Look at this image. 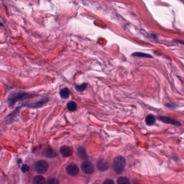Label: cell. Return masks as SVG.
I'll return each instance as SVG.
<instances>
[{"label": "cell", "mask_w": 184, "mask_h": 184, "mask_svg": "<svg viewBox=\"0 0 184 184\" xmlns=\"http://www.w3.org/2000/svg\"><path fill=\"white\" fill-rule=\"evenodd\" d=\"M21 170H22V171L23 172H28V171L29 170V166L28 165H23V166H22Z\"/></svg>", "instance_id": "ffe728a7"}, {"label": "cell", "mask_w": 184, "mask_h": 184, "mask_svg": "<svg viewBox=\"0 0 184 184\" xmlns=\"http://www.w3.org/2000/svg\"><path fill=\"white\" fill-rule=\"evenodd\" d=\"M45 178L41 176H36L33 178V184H45Z\"/></svg>", "instance_id": "8fae6325"}, {"label": "cell", "mask_w": 184, "mask_h": 184, "mask_svg": "<svg viewBox=\"0 0 184 184\" xmlns=\"http://www.w3.org/2000/svg\"><path fill=\"white\" fill-rule=\"evenodd\" d=\"M35 169L38 173H44L48 169V164L45 161H39L36 162L35 165Z\"/></svg>", "instance_id": "3957f363"}, {"label": "cell", "mask_w": 184, "mask_h": 184, "mask_svg": "<svg viewBox=\"0 0 184 184\" xmlns=\"http://www.w3.org/2000/svg\"><path fill=\"white\" fill-rule=\"evenodd\" d=\"M76 108H77V105H76V102L72 101H69L67 104V108L71 112L75 111L76 109Z\"/></svg>", "instance_id": "9a60e30c"}, {"label": "cell", "mask_w": 184, "mask_h": 184, "mask_svg": "<svg viewBox=\"0 0 184 184\" xmlns=\"http://www.w3.org/2000/svg\"><path fill=\"white\" fill-rule=\"evenodd\" d=\"M87 86V84L86 83H84L80 85L75 86V89L78 92H82L85 90Z\"/></svg>", "instance_id": "ac0fdd59"}, {"label": "cell", "mask_w": 184, "mask_h": 184, "mask_svg": "<svg viewBox=\"0 0 184 184\" xmlns=\"http://www.w3.org/2000/svg\"><path fill=\"white\" fill-rule=\"evenodd\" d=\"M132 56H136V57H143V58H152V56L149 54L147 53H145L143 52H135L132 54Z\"/></svg>", "instance_id": "2e32d148"}, {"label": "cell", "mask_w": 184, "mask_h": 184, "mask_svg": "<svg viewBox=\"0 0 184 184\" xmlns=\"http://www.w3.org/2000/svg\"><path fill=\"white\" fill-rule=\"evenodd\" d=\"M59 94H60V96L62 98H63V99H67V98H68L69 97V95H70V91H69V89L65 87V88L62 89L60 91Z\"/></svg>", "instance_id": "4fadbf2b"}, {"label": "cell", "mask_w": 184, "mask_h": 184, "mask_svg": "<svg viewBox=\"0 0 184 184\" xmlns=\"http://www.w3.org/2000/svg\"><path fill=\"white\" fill-rule=\"evenodd\" d=\"M97 168L100 171H105L108 168V164L107 161L104 160H100L98 161L96 164Z\"/></svg>", "instance_id": "9c48e42d"}, {"label": "cell", "mask_w": 184, "mask_h": 184, "mask_svg": "<svg viewBox=\"0 0 184 184\" xmlns=\"http://www.w3.org/2000/svg\"><path fill=\"white\" fill-rule=\"evenodd\" d=\"M78 154L79 157L81 159H86L87 156L86 154L85 150L83 147H79L78 149Z\"/></svg>", "instance_id": "5bb4252c"}, {"label": "cell", "mask_w": 184, "mask_h": 184, "mask_svg": "<svg viewBox=\"0 0 184 184\" xmlns=\"http://www.w3.org/2000/svg\"><path fill=\"white\" fill-rule=\"evenodd\" d=\"M45 184H58V180L54 178L49 179L46 182Z\"/></svg>", "instance_id": "d6986e66"}, {"label": "cell", "mask_w": 184, "mask_h": 184, "mask_svg": "<svg viewBox=\"0 0 184 184\" xmlns=\"http://www.w3.org/2000/svg\"><path fill=\"white\" fill-rule=\"evenodd\" d=\"M177 42H179V43H181V44H184V41H182V40H177Z\"/></svg>", "instance_id": "7402d4cb"}, {"label": "cell", "mask_w": 184, "mask_h": 184, "mask_svg": "<svg viewBox=\"0 0 184 184\" xmlns=\"http://www.w3.org/2000/svg\"><path fill=\"white\" fill-rule=\"evenodd\" d=\"M43 155L47 158H54L57 156L56 151H54L51 148H47L43 152Z\"/></svg>", "instance_id": "30bf717a"}, {"label": "cell", "mask_w": 184, "mask_h": 184, "mask_svg": "<svg viewBox=\"0 0 184 184\" xmlns=\"http://www.w3.org/2000/svg\"><path fill=\"white\" fill-rule=\"evenodd\" d=\"M33 95L31 94L27 93L24 92H20V93H15L11 94L9 96L8 100V106L10 108L13 107L15 105L17 101L23 100L24 99H28L33 96Z\"/></svg>", "instance_id": "6da1fadb"}, {"label": "cell", "mask_w": 184, "mask_h": 184, "mask_svg": "<svg viewBox=\"0 0 184 184\" xmlns=\"http://www.w3.org/2000/svg\"><path fill=\"white\" fill-rule=\"evenodd\" d=\"M48 101H49V98H44L43 99H40V100L37 101V102L28 103L24 104L23 106L29 108H39L42 107L44 105H45L46 103L48 102Z\"/></svg>", "instance_id": "277c9868"}, {"label": "cell", "mask_w": 184, "mask_h": 184, "mask_svg": "<svg viewBox=\"0 0 184 184\" xmlns=\"http://www.w3.org/2000/svg\"><path fill=\"white\" fill-rule=\"evenodd\" d=\"M60 152L63 156L68 157L72 155V150L67 146H63L60 149Z\"/></svg>", "instance_id": "ba28073f"}, {"label": "cell", "mask_w": 184, "mask_h": 184, "mask_svg": "<svg viewBox=\"0 0 184 184\" xmlns=\"http://www.w3.org/2000/svg\"><path fill=\"white\" fill-rule=\"evenodd\" d=\"M117 183V184H130L128 179L124 177L118 178Z\"/></svg>", "instance_id": "e0dca14e"}, {"label": "cell", "mask_w": 184, "mask_h": 184, "mask_svg": "<svg viewBox=\"0 0 184 184\" xmlns=\"http://www.w3.org/2000/svg\"><path fill=\"white\" fill-rule=\"evenodd\" d=\"M82 171L86 174H92L94 172V166L91 162L88 161H84L81 165Z\"/></svg>", "instance_id": "5b68a950"}, {"label": "cell", "mask_w": 184, "mask_h": 184, "mask_svg": "<svg viewBox=\"0 0 184 184\" xmlns=\"http://www.w3.org/2000/svg\"><path fill=\"white\" fill-rule=\"evenodd\" d=\"M66 172L72 176H75L76 174H78L79 172V168L76 165L74 164L68 165L66 168Z\"/></svg>", "instance_id": "8992f818"}, {"label": "cell", "mask_w": 184, "mask_h": 184, "mask_svg": "<svg viewBox=\"0 0 184 184\" xmlns=\"http://www.w3.org/2000/svg\"><path fill=\"white\" fill-rule=\"evenodd\" d=\"M103 184H115V183L112 179H107L103 182Z\"/></svg>", "instance_id": "44dd1931"}, {"label": "cell", "mask_w": 184, "mask_h": 184, "mask_svg": "<svg viewBox=\"0 0 184 184\" xmlns=\"http://www.w3.org/2000/svg\"><path fill=\"white\" fill-rule=\"evenodd\" d=\"M0 26H3V24L0 22Z\"/></svg>", "instance_id": "603a6c76"}, {"label": "cell", "mask_w": 184, "mask_h": 184, "mask_svg": "<svg viewBox=\"0 0 184 184\" xmlns=\"http://www.w3.org/2000/svg\"><path fill=\"white\" fill-rule=\"evenodd\" d=\"M158 119L165 123L171 124V125H177V126L181 125V123L179 122L174 120L173 118H170L166 116H160L158 117Z\"/></svg>", "instance_id": "52a82bcc"}, {"label": "cell", "mask_w": 184, "mask_h": 184, "mask_svg": "<svg viewBox=\"0 0 184 184\" xmlns=\"http://www.w3.org/2000/svg\"><path fill=\"white\" fill-rule=\"evenodd\" d=\"M126 165V161L124 157L118 156L115 158L113 162V169L117 173H121L124 170Z\"/></svg>", "instance_id": "7a4b0ae2"}, {"label": "cell", "mask_w": 184, "mask_h": 184, "mask_svg": "<svg viewBox=\"0 0 184 184\" xmlns=\"http://www.w3.org/2000/svg\"><path fill=\"white\" fill-rule=\"evenodd\" d=\"M156 122V118L155 116L152 114L148 115L145 118V122L147 125L151 126L155 124Z\"/></svg>", "instance_id": "7c38bea8"}]
</instances>
